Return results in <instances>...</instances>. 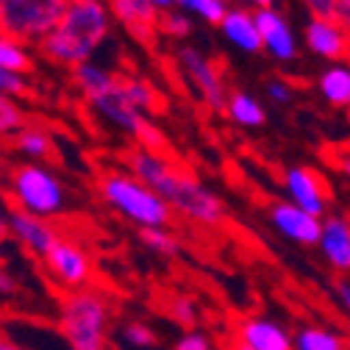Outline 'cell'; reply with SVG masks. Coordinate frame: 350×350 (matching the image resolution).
<instances>
[{"instance_id": "1", "label": "cell", "mask_w": 350, "mask_h": 350, "mask_svg": "<svg viewBox=\"0 0 350 350\" xmlns=\"http://www.w3.org/2000/svg\"><path fill=\"white\" fill-rule=\"evenodd\" d=\"M122 159H125L128 172L137 181L159 192L170 203V208L184 214L187 220L198 226H208V228L220 226L226 220V203L172 159L156 150H145V148L128 150Z\"/></svg>"}, {"instance_id": "2", "label": "cell", "mask_w": 350, "mask_h": 350, "mask_svg": "<svg viewBox=\"0 0 350 350\" xmlns=\"http://www.w3.org/2000/svg\"><path fill=\"white\" fill-rule=\"evenodd\" d=\"M109 33V6L103 0H70L56 28L39 42L42 56L56 64H86Z\"/></svg>"}, {"instance_id": "3", "label": "cell", "mask_w": 350, "mask_h": 350, "mask_svg": "<svg viewBox=\"0 0 350 350\" xmlns=\"http://www.w3.org/2000/svg\"><path fill=\"white\" fill-rule=\"evenodd\" d=\"M59 331L70 350H111V303L98 289L64 292Z\"/></svg>"}, {"instance_id": "4", "label": "cell", "mask_w": 350, "mask_h": 350, "mask_svg": "<svg viewBox=\"0 0 350 350\" xmlns=\"http://www.w3.org/2000/svg\"><path fill=\"white\" fill-rule=\"evenodd\" d=\"M98 189L114 211H120L125 220L139 226L142 231L145 228H167L170 217H172L170 203L159 192H153L150 187L137 181L131 172H117V170L103 172Z\"/></svg>"}, {"instance_id": "5", "label": "cell", "mask_w": 350, "mask_h": 350, "mask_svg": "<svg viewBox=\"0 0 350 350\" xmlns=\"http://www.w3.org/2000/svg\"><path fill=\"white\" fill-rule=\"evenodd\" d=\"M9 187H12L14 206L33 217H42V220H51V217L62 214L67 206L62 181L45 167H36V164L14 167Z\"/></svg>"}, {"instance_id": "6", "label": "cell", "mask_w": 350, "mask_h": 350, "mask_svg": "<svg viewBox=\"0 0 350 350\" xmlns=\"http://www.w3.org/2000/svg\"><path fill=\"white\" fill-rule=\"evenodd\" d=\"M70 0H0V33L17 42H42L62 20Z\"/></svg>"}, {"instance_id": "7", "label": "cell", "mask_w": 350, "mask_h": 350, "mask_svg": "<svg viewBox=\"0 0 350 350\" xmlns=\"http://www.w3.org/2000/svg\"><path fill=\"white\" fill-rule=\"evenodd\" d=\"M45 273L67 292H75V289H86L92 278V261L86 256V250L72 242V239H62L53 245V250L48 253V258L42 261Z\"/></svg>"}, {"instance_id": "8", "label": "cell", "mask_w": 350, "mask_h": 350, "mask_svg": "<svg viewBox=\"0 0 350 350\" xmlns=\"http://www.w3.org/2000/svg\"><path fill=\"white\" fill-rule=\"evenodd\" d=\"M6 220H9V234H12V239H14L25 253H31V256L39 258V261H45L48 253L53 250V245L59 242V234H56V228L51 226V220L33 217V214H28V211H23V208H17V206L9 208Z\"/></svg>"}, {"instance_id": "9", "label": "cell", "mask_w": 350, "mask_h": 350, "mask_svg": "<svg viewBox=\"0 0 350 350\" xmlns=\"http://www.w3.org/2000/svg\"><path fill=\"white\" fill-rule=\"evenodd\" d=\"M178 64L187 72V78L195 83V90L200 92V98L206 100L208 109L214 111H228V95H226V83L220 78V72L214 70V64L198 53L195 48H181L178 51Z\"/></svg>"}, {"instance_id": "10", "label": "cell", "mask_w": 350, "mask_h": 350, "mask_svg": "<svg viewBox=\"0 0 350 350\" xmlns=\"http://www.w3.org/2000/svg\"><path fill=\"white\" fill-rule=\"evenodd\" d=\"M270 223L284 239H289L300 247H317L320 245L323 220L309 211H303L295 203H273L270 206Z\"/></svg>"}, {"instance_id": "11", "label": "cell", "mask_w": 350, "mask_h": 350, "mask_svg": "<svg viewBox=\"0 0 350 350\" xmlns=\"http://www.w3.org/2000/svg\"><path fill=\"white\" fill-rule=\"evenodd\" d=\"M284 187L289 195V203L300 206L303 211H309L314 217H325L328 211V192L323 187V178L309 170V167H289L284 175Z\"/></svg>"}, {"instance_id": "12", "label": "cell", "mask_w": 350, "mask_h": 350, "mask_svg": "<svg viewBox=\"0 0 350 350\" xmlns=\"http://www.w3.org/2000/svg\"><path fill=\"white\" fill-rule=\"evenodd\" d=\"M109 12L128 28V33L139 39L142 45H153L159 33V9L148 0H106Z\"/></svg>"}, {"instance_id": "13", "label": "cell", "mask_w": 350, "mask_h": 350, "mask_svg": "<svg viewBox=\"0 0 350 350\" xmlns=\"http://www.w3.org/2000/svg\"><path fill=\"white\" fill-rule=\"evenodd\" d=\"M237 342L250 350H295V334L270 317H245L237 325Z\"/></svg>"}, {"instance_id": "14", "label": "cell", "mask_w": 350, "mask_h": 350, "mask_svg": "<svg viewBox=\"0 0 350 350\" xmlns=\"http://www.w3.org/2000/svg\"><path fill=\"white\" fill-rule=\"evenodd\" d=\"M306 45H309L317 56L331 59L336 64L350 56V36L334 20L312 17L309 25H306Z\"/></svg>"}, {"instance_id": "15", "label": "cell", "mask_w": 350, "mask_h": 350, "mask_svg": "<svg viewBox=\"0 0 350 350\" xmlns=\"http://www.w3.org/2000/svg\"><path fill=\"white\" fill-rule=\"evenodd\" d=\"M317 247L339 275L350 273V220L347 217L336 214V217L323 220V237Z\"/></svg>"}, {"instance_id": "16", "label": "cell", "mask_w": 350, "mask_h": 350, "mask_svg": "<svg viewBox=\"0 0 350 350\" xmlns=\"http://www.w3.org/2000/svg\"><path fill=\"white\" fill-rule=\"evenodd\" d=\"M256 25H258V33H261V42L265 48L281 59V62H289L297 56V48H295V36L286 25V20L275 12V9H258L256 14Z\"/></svg>"}, {"instance_id": "17", "label": "cell", "mask_w": 350, "mask_h": 350, "mask_svg": "<svg viewBox=\"0 0 350 350\" xmlns=\"http://www.w3.org/2000/svg\"><path fill=\"white\" fill-rule=\"evenodd\" d=\"M220 28H223V33L234 42V45L242 48L245 53H258L261 48H265L261 33H258V25H256V17L242 12V9H231Z\"/></svg>"}, {"instance_id": "18", "label": "cell", "mask_w": 350, "mask_h": 350, "mask_svg": "<svg viewBox=\"0 0 350 350\" xmlns=\"http://www.w3.org/2000/svg\"><path fill=\"white\" fill-rule=\"evenodd\" d=\"M72 81L78 83V90L83 92V98L90 100V103H95L100 95H106L111 86L120 81V75H111L109 70L86 62V64H78V67L72 70Z\"/></svg>"}, {"instance_id": "19", "label": "cell", "mask_w": 350, "mask_h": 350, "mask_svg": "<svg viewBox=\"0 0 350 350\" xmlns=\"http://www.w3.org/2000/svg\"><path fill=\"white\" fill-rule=\"evenodd\" d=\"M295 350H347V345L331 328L303 325L295 331Z\"/></svg>"}, {"instance_id": "20", "label": "cell", "mask_w": 350, "mask_h": 350, "mask_svg": "<svg viewBox=\"0 0 350 350\" xmlns=\"http://www.w3.org/2000/svg\"><path fill=\"white\" fill-rule=\"evenodd\" d=\"M320 92L331 106H347L350 109V70L345 64H334L320 78Z\"/></svg>"}, {"instance_id": "21", "label": "cell", "mask_w": 350, "mask_h": 350, "mask_svg": "<svg viewBox=\"0 0 350 350\" xmlns=\"http://www.w3.org/2000/svg\"><path fill=\"white\" fill-rule=\"evenodd\" d=\"M14 148L31 159H51L53 156V137L39 125H25L14 134Z\"/></svg>"}, {"instance_id": "22", "label": "cell", "mask_w": 350, "mask_h": 350, "mask_svg": "<svg viewBox=\"0 0 350 350\" xmlns=\"http://www.w3.org/2000/svg\"><path fill=\"white\" fill-rule=\"evenodd\" d=\"M228 117L245 128H256V125H265L267 114L261 109V103L245 92H234L228 95Z\"/></svg>"}, {"instance_id": "23", "label": "cell", "mask_w": 350, "mask_h": 350, "mask_svg": "<svg viewBox=\"0 0 350 350\" xmlns=\"http://www.w3.org/2000/svg\"><path fill=\"white\" fill-rule=\"evenodd\" d=\"M122 350H153L159 345V334L142 320H125L117 331Z\"/></svg>"}, {"instance_id": "24", "label": "cell", "mask_w": 350, "mask_h": 350, "mask_svg": "<svg viewBox=\"0 0 350 350\" xmlns=\"http://www.w3.org/2000/svg\"><path fill=\"white\" fill-rule=\"evenodd\" d=\"M0 70H12L20 75L33 72V62H31L28 51L23 48V42H17L6 33H0Z\"/></svg>"}, {"instance_id": "25", "label": "cell", "mask_w": 350, "mask_h": 350, "mask_svg": "<svg viewBox=\"0 0 350 350\" xmlns=\"http://www.w3.org/2000/svg\"><path fill=\"white\" fill-rule=\"evenodd\" d=\"M122 81V92L125 98L134 103L139 111H156L159 109V92L153 90V86L142 78H131V75H120Z\"/></svg>"}, {"instance_id": "26", "label": "cell", "mask_w": 350, "mask_h": 350, "mask_svg": "<svg viewBox=\"0 0 350 350\" xmlns=\"http://www.w3.org/2000/svg\"><path fill=\"white\" fill-rule=\"evenodd\" d=\"M167 314H170L172 323H178L184 331H192V328L198 325L200 309H198V303H195L189 295H178V297H172V300H170Z\"/></svg>"}, {"instance_id": "27", "label": "cell", "mask_w": 350, "mask_h": 350, "mask_svg": "<svg viewBox=\"0 0 350 350\" xmlns=\"http://www.w3.org/2000/svg\"><path fill=\"white\" fill-rule=\"evenodd\" d=\"M25 125H28V120H25L23 109L14 103V98L0 95V137L20 134Z\"/></svg>"}, {"instance_id": "28", "label": "cell", "mask_w": 350, "mask_h": 350, "mask_svg": "<svg viewBox=\"0 0 350 350\" xmlns=\"http://www.w3.org/2000/svg\"><path fill=\"white\" fill-rule=\"evenodd\" d=\"M175 6L178 9H187V12H195L198 17L214 23V25H223L226 20V3L223 0H175Z\"/></svg>"}, {"instance_id": "29", "label": "cell", "mask_w": 350, "mask_h": 350, "mask_svg": "<svg viewBox=\"0 0 350 350\" xmlns=\"http://www.w3.org/2000/svg\"><path fill=\"white\" fill-rule=\"evenodd\" d=\"M142 242H145L153 253H159V256H178V253H181L178 239H175L167 228H145V231H142Z\"/></svg>"}, {"instance_id": "30", "label": "cell", "mask_w": 350, "mask_h": 350, "mask_svg": "<svg viewBox=\"0 0 350 350\" xmlns=\"http://www.w3.org/2000/svg\"><path fill=\"white\" fill-rule=\"evenodd\" d=\"M192 31V23L187 14L181 12H161L159 17V33H167V36H187Z\"/></svg>"}, {"instance_id": "31", "label": "cell", "mask_w": 350, "mask_h": 350, "mask_svg": "<svg viewBox=\"0 0 350 350\" xmlns=\"http://www.w3.org/2000/svg\"><path fill=\"white\" fill-rule=\"evenodd\" d=\"M0 95H9V98L31 95V86H28L25 75L12 72V70H0Z\"/></svg>"}, {"instance_id": "32", "label": "cell", "mask_w": 350, "mask_h": 350, "mask_svg": "<svg viewBox=\"0 0 350 350\" xmlns=\"http://www.w3.org/2000/svg\"><path fill=\"white\" fill-rule=\"evenodd\" d=\"M172 350H214V345H211V336L206 331L192 328V331H184L178 339H175Z\"/></svg>"}, {"instance_id": "33", "label": "cell", "mask_w": 350, "mask_h": 350, "mask_svg": "<svg viewBox=\"0 0 350 350\" xmlns=\"http://www.w3.org/2000/svg\"><path fill=\"white\" fill-rule=\"evenodd\" d=\"M14 295H20V281L6 265H0V297H14Z\"/></svg>"}, {"instance_id": "34", "label": "cell", "mask_w": 350, "mask_h": 350, "mask_svg": "<svg viewBox=\"0 0 350 350\" xmlns=\"http://www.w3.org/2000/svg\"><path fill=\"white\" fill-rule=\"evenodd\" d=\"M306 9H309L314 17L320 20H334V9H336V0H303Z\"/></svg>"}, {"instance_id": "35", "label": "cell", "mask_w": 350, "mask_h": 350, "mask_svg": "<svg viewBox=\"0 0 350 350\" xmlns=\"http://www.w3.org/2000/svg\"><path fill=\"white\" fill-rule=\"evenodd\" d=\"M334 297H336V303H339L342 314L350 320V281H345V278L334 281Z\"/></svg>"}, {"instance_id": "36", "label": "cell", "mask_w": 350, "mask_h": 350, "mask_svg": "<svg viewBox=\"0 0 350 350\" xmlns=\"http://www.w3.org/2000/svg\"><path fill=\"white\" fill-rule=\"evenodd\" d=\"M334 23L350 36V0H336V9H334Z\"/></svg>"}, {"instance_id": "37", "label": "cell", "mask_w": 350, "mask_h": 350, "mask_svg": "<svg viewBox=\"0 0 350 350\" xmlns=\"http://www.w3.org/2000/svg\"><path fill=\"white\" fill-rule=\"evenodd\" d=\"M267 92H270V98H273L275 103H281V106L292 103V90H289L286 83H281V81H270V83H267Z\"/></svg>"}, {"instance_id": "38", "label": "cell", "mask_w": 350, "mask_h": 350, "mask_svg": "<svg viewBox=\"0 0 350 350\" xmlns=\"http://www.w3.org/2000/svg\"><path fill=\"white\" fill-rule=\"evenodd\" d=\"M12 234H9V220L3 214H0V265H3V245H6V239H9Z\"/></svg>"}, {"instance_id": "39", "label": "cell", "mask_w": 350, "mask_h": 350, "mask_svg": "<svg viewBox=\"0 0 350 350\" xmlns=\"http://www.w3.org/2000/svg\"><path fill=\"white\" fill-rule=\"evenodd\" d=\"M0 350H31V347L20 345L17 339H12V336H6V334H0Z\"/></svg>"}, {"instance_id": "40", "label": "cell", "mask_w": 350, "mask_h": 350, "mask_svg": "<svg viewBox=\"0 0 350 350\" xmlns=\"http://www.w3.org/2000/svg\"><path fill=\"white\" fill-rule=\"evenodd\" d=\"M148 3H153L159 12H167V9H172V6H175V0H148Z\"/></svg>"}, {"instance_id": "41", "label": "cell", "mask_w": 350, "mask_h": 350, "mask_svg": "<svg viewBox=\"0 0 350 350\" xmlns=\"http://www.w3.org/2000/svg\"><path fill=\"white\" fill-rule=\"evenodd\" d=\"M339 170L350 178V156H342V159H339Z\"/></svg>"}, {"instance_id": "42", "label": "cell", "mask_w": 350, "mask_h": 350, "mask_svg": "<svg viewBox=\"0 0 350 350\" xmlns=\"http://www.w3.org/2000/svg\"><path fill=\"white\" fill-rule=\"evenodd\" d=\"M250 3L258 9H273V0H250Z\"/></svg>"}, {"instance_id": "43", "label": "cell", "mask_w": 350, "mask_h": 350, "mask_svg": "<svg viewBox=\"0 0 350 350\" xmlns=\"http://www.w3.org/2000/svg\"><path fill=\"white\" fill-rule=\"evenodd\" d=\"M231 350H250V347H247V345H242V342H237V339H234V345H231Z\"/></svg>"}, {"instance_id": "44", "label": "cell", "mask_w": 350, "mask_h": 350, "mask_svg": "<svg viewBox=\"0 0 350 350\" xmlns=\"http://www.w3.org/2000/svg\"><path fill=\"white\" fill-rule=\"evenodd\" d=\"M0 175H3V156H0Z\"/></svg>"}, {"instance_id": "45", "label": "cell", "mask_w": 350, "mask_h": 350, "mask_svg": "<svg viewBox=\"0 0 350 350\" xmlns=\"http://www.w3.org/2000/svg\"><path fill=\"white\" fill-rule=\"evenodd\" d=\"M347 122H350V109H347Z\"/></svg>"}]
</instances>
